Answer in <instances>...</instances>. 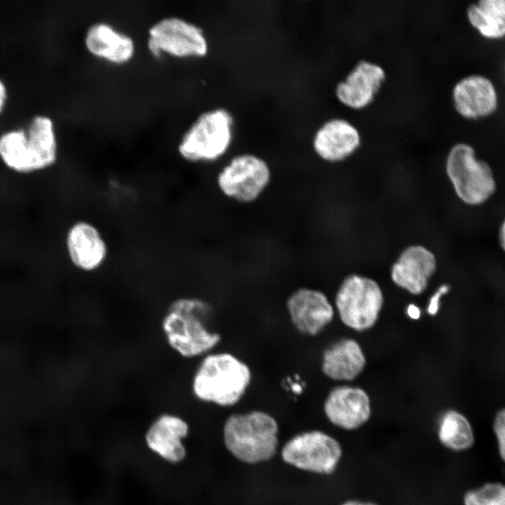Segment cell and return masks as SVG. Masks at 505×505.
<instances>
[{
	"mask_svg": "<svg viewBox=\"0 0 505 505\" xmlns=\"http://www.w3.org/2000/svg\"><path fill=\"white\" fill-rule=\"evenodd\" d=\"M252 379L251 368L236 355L211 351L199 362L191 382V390L198 400L220 407L238 404Z\"/></svg>",
	"mask_w": 505,
	"mask_h": 505,
	"instance_id": "7a4b0ae2",
	"label": "cell"
},
{
	"mask_svg": "<svg viewBox=\"0 0 505 505\" xmlns=\"http://www.w3.org/2000/svg\"><path fill=\"white\" fill-rule=\"evenodd\" d=\"M438 438L444 447L454 452L466 451L475 443L474 431L470 422L455 410H448L441 415Z\"/></svg>",
	"mask_w": 505,
	"mask_h": 505,
	"instance_id": "7402d4cb",
	"label": "cell"
},
{
	"mask_svg": "<svg viewBox=\"0 0 505 505\" xmlns=\"http://www.w3.org/2000/svg\"><path fill=\"white\" fill-rule=\"evenodd\" d=\"M340 505H379L378 504L373 502V501H363L361 500L357 499H349L343 503H342Z\"/></svg>",
	"mask_w": 505,
	"mask_h": 505,
	"instance_id": "f1b7e54d",
	"label": "cell"
},
{
	"mask_svg": "<svg viewBox=\"0 0 505 505\" xmlns=\"http://www.w3.org/2000/svg\"><path fill=\"white\" fill-rule=\"evenodd\" d=\"M492 428L497 441L499 456L505 463V408L496 413Z\"/></svg>",
	"mask_w": 505,
	"mask_h": 505,
	"instance_id": "cb8c5ba5",
	"label": "cell"
},
{
	"mask_svg": "<svg viewBox=\"0 0 505 505\" xmlns=\"http://www.w3.org/2000/svg\"><path fill=\"white\" fill-rule=\"evenodd\" d=\"M386 76L380 65L367 60H359L337 84L336 97L349 108L363 109L374 100Z\"/></svg>",
	"mask_w": 505,
	"mask_h": 505,
	"instance_id": "4fadbf2b",
	"label": "cell"
},
{
	"mask_svg": "<svg viewBox=\"0 0 505 505\" xmlns=\"http://www.w3.org/2000/svg\"><path fill=\"white\" fill-rule=\"evenodd\" d=\"M83 41L90 54L114 64L130 61L135 53L132 36L107 22L91 24L85 32Z\"/></svg>",
	"mask_w": 505,
	"mask_h": 505,
	"instance_id": "ac0fdd59",
	"label": "cell"
},
{
	"mask_svg": "<svg viewBox=\"0 0 505 505\" xmlns=\"http://www.w3.org/2000/svg\"><path fill=\"white\" fill-rule=\"evenodd\" d=\"M464 505H505V484L487 483L468 490L463 497Z\"/></svg>",
	"mask_w": 505,
	"mask_h": 505,
	"instance_id": "603a6c76",
	"label": "cell"
},
{
	"mask_svg": "<svg viewBox=\"0 0 505 505\" xmlns=\"http://www.w3.org/2000/svg\"><path fill=\"white\" fill-rule=\"evenodd\" d=\"M7 98V90L6 87L3 82V81L0 79V112H2L4 107H5L6 101Z\"/></svg>",
	"mask_w": 505,
	"mask_h": 505,
	"instance_id": "4316f807",
	"label": "cell"
},
{
	"mask_svg": "<svg viewBox=\"0 0 505 505\" xmlns=\"http://www.w3.org/2000/svg\"><path fill=\"white\" fill-rule=\"evenodd\" d=\"M436 267V257L432 251L422 245H412L405 248L393 264L391 278L397 286L418 295L426 289Z\"/></svg>",
	"mask_w": 505,
	"mask_h": 505,
	"instance_id": "2e32d148",
	"label": "cell"
},
{
	"mask_svg": "<svg viewBox=\"0 0 505 505\" xmlns=\"http://www.w3.org/2000/svg\"><path fill=\"white\" fill-rule=\"evenodd\" d=\"M210 307L196 297H181L171 302L161 322L168 346L184 358L191 359L211 352L222 340L221 335L208 326Z\"/></svg>",
	"mask_w": 505,
	"mask_h": 505,
	"instance_id": "6da1fadb",
	"label": "cell"
},
{
	"mask_svg": "<svg viewBox=\"0 0 505 505\" xmlns=\"http://www.w3.org/2000/svg\"><path fill=\"white\" fill-rule=\"evenodd\" d=\"M407 314L410 318L417 320L421 316V311L418 307L411 304L408 307Z\"/></svg>",
	"mask_w": 505,
	"mask_h": 505,
	"instance_id": "484cf974",
	"label": "cell"
},
{
	"mask_svg": "<svg viewBox=\"0 0 505 505\" xmlns=\"http://www.w3.org/2000/svg\"><path fill=\"white\" fill-rule=\"evenodd\" d=\"M365 365L366 358L361 346L351 338L335 342L322 354V372L333 380L355 379L363 371Z\"/></svg>",
	"mask_w": 505,
	"mask_h": 505,
	"instance_id": "ffe728a7",
	"label": "cell"
},
{
	"mask_svg": "<svg viewBox=\"0 0 505 505\" xmlns=\"http://www.w3.org/2000/svg\"><path fill=\"white\" fill-rule=\"evenodd\" d=\"M278 424L263 410L234 413L223 426L224 443L237 459L255 464L271 459L276 454Z\"/></svg>",
	"mask_w": 505,
	"mask_h": 505,
	"instance_id": "277c9868",
	"label": "cell"
},
{
	"mask_svg": "<svg viewBox=\"0 0 505 505\" xmlns=\"http://www.w3.org/2000/svg\"><path fill=\"white\" fill-rule=\"evenodd\" d=\"M335 304L341 321L356 331H364L377 323L384 304L379 285L358 274L346 276L340 284Z\"/></svg>",
	"mask_w": 505,
	"mask_h": 505,
	"instance_id": "ba28073f",
	"label": "cell"
},
{
	"mask_svg": "<svg viewBox=\"0 0 505 505\" xmlns=\"http://www.w3.org/2000/svg\"><path fill=\"white\" fill-rule=\"evenodd\" d=\"M446 175L457 196L465 204L478 206L486 203L497 189L490 166L478 159L467 143L454 144L445 161Z\"/></svg>",
	"mask_w": 505,
	"mask_h": 505,
	"instance_id": "52a82bcc",
	"label": "cell"
},
{
	"mask_svg": "<svg viewBox=\"0 0 505 505\" xmlns=\"http://www.w3.org/2000/svg\"><path fill=\"white\" fill-rule=\"evenodd\" d=\"M285 304L292 326L304 335H318L332 321L335 316L334 308L327 295L309 287L295 289L287 297Z\"/></svg>",
	"mask_w": 505,
	"mask_h": 505,
	"instance_id": "7c38bea8",
	"label": "cell"
},
{
	"mask_svg": "<svg viewBox=\"0 0 505 505\" xmlns=\"http://www.w3.org/2000/svg\"><path fill=\"white\" fill-rule=\"evenodd\" d=\"M323 411L333 425L344 430H355L370 419V399L367 392L360 387L337 386L327 395Z\"/></svg>",
	"mask_w": 505,
	"mask_h": 505,
	"instance_id": "5bb4252c",
	"label": "cell"
},
{
	"mask_svg": "<svg viewBox=\"0 0 505 505\" xmlns=\"http://www.w3.org/2000/svg\"><path fill=\"white\" fill-rule=\"evenodd\" d=\"M272 179L269 162L259 154L246 152L232 156L216 173L215 182L226 198L250 205L265 194Z\"/></svg>",
	"mask_w": 505,
	"mask_h": 505,
	"instance_id": "8992f818",
	"label": "cell"
},
{
	"mask_svg": "<svg viewBox=\"0 0 505 505\" xmlns=\"http://www.w3.org/2000/svg\"><path fill=\"white\" fill-rule=\"evenodd\" d=\"M64 248L69 264L85 274L102 269L109 255V243L102 230L85 218L69 224L64 236Z\"/></svg>",
	"mask_w": 505,
	"mask_h": 505,
	"instance_id": "8fae6325",
	"label": "cell"
},
{
	"mask_svg": "<svg viewBox=\"0 0 505 505\" xmlns=\"http://www.w3.org/2000/svg\"><path fill=\"white\" fill-rule=\"evenodd\" d=\"M58 142L53 120L36 115L27 130L19 129L0 136V160L12 172L32 175L51 168L58 161Z\"/></svg>",
	"mask_w": 505,
	"mask_h": 505,
	"instance_id": "3957f363",
	"label": "cell"
},
{
	"mask_svg": "<svg viewBox=\"0 0 505 505\" xmlns=\"http://www.w3.org/2000/svg\"><path fill=\"white\" fill-rule=\"evenodd\" d=\"M189 433V425L182 417L170 413L159 416L146 433V441L151 450L166 460L176 463L186 454L182 439Z\"/></svg>",
	"mask_w": 505,
	"mask_h": 505,
	"instance_id": "d6986e66",
	"label": "cell"
},
{
	"mask_svg": "<svg viewBox=\"0 0 505 505\" xmlns=\"http://www.w3.org/2000/svg\"><path fill=\"white\" fill-rule=\"evenodd\" d=\"M340 443L321 430L298 433L288 440L281 450V457L298 469L321 475L336 470L342 457Z\"/></svg>",
	"mask_w": 505,
	"mask_h": 505,
	"instance_id": "30bf717a",
	"label": "cell"
},
{
	"mask_svg": "<svg viewBox=\"0 0 505 505\" xmlns=\"http://www.w3.org/2000/svg\"><path fill=\"white\" fill-rule=\"evenodd\" d=\"M147 46L156 58L168 54L176 58H202L209 50L203 29L179 16H166L148 29Z\"/></svg>",
	"mask_w": 505,
	"mask_h": 505,
	"instance_id": "9c48e42d",
	"label": "cell"
},
{
	"mask_svg": "<svg viewBox=\"0 0 505 505\" xmlns=\"http://www.w3.org/2000/svg\"><path fill=\"white\" fill-rule=\"evenodd\" d=\"M498 241L501 248L505 252V218L499 229Z\"/></svg>",
	"mask_w": 505,
	"mask_h": 505,
	"instance_id": "83f0119b",
	"label": "cell"
},
{
	"mask_svg": "<svg viewBox=\"0 0 505 505\" xmlns=\"http://www.w3.org/2000/svg\"><path fill=\"white\" fill-rule=\"evenodd\" d=\"M449 289V285L445 284L442 285L431 297L427 308V311L429 315L435 316L437 314L440 308L441 297L445 295L448 292Z\"/></svg>",
	"mask_w": 505,
	"mask_h": 505,
	"instance_id": "d4e9b609",
	"label": "cell"
},
{
	"mask_svg": "<svg viewBox=\"0 0 505 505\" xmlns=\"http://www.w3.org/2000/svg\"><path fill=\"white\" fill-rule=\"evenodd\" d=\"M361 136L358 129L349 121L331 118L315 131L312 147L324 161L337 163L352 155L360 147Z\"/></svg>",
	"mask_w": 505,
	"mask_h": 505,
	"instance_id": "9a60e30c",
	"label": "cell"
},
{
	"mask_svg": "<svg viewBox=\"0 0 505 505\" xmlns=\"http://www.w3.org/2000/svg\"><path fill=\"white\" fill-rule=\"evenodd\" d=\"M452 96L457 112L469 119L490 116L497 107V95L493 83L479 74L469 75L457 81Z\"/></svg>",
	"mask_w": 505,
	"mask_h": 505,
	"instance_id": "e0dca14e",
	"label": "cell"
},
{
	"mask_svg": "<svg viewBox=\"0 0 505 505\" xmlns=\"http://www.w3.org/2000/svg\"><path fill=\"white\" fill-rule=\"evenodd\" d=\"M470 24L485 38L505 36V0H480L466 10Z\"/></svg>",
	"mask_w": 505,
	"mask_h": 505,
	"instance_id": "44dd1931",
	"label": "cell"
},
{
	"mask_svg": "<svg viewBox=\"0 0 505 505\" xmlns=\"http://www.w3.org/2000/svg\"><path fill=\"white\" fill-rule=\"evenodd\" d=\"M234 121L226 109L201 113L181 137L177 152L190 163H212L223 158L234 141Z\"/></svg>",
	"mask_w": 505,
	"mask_h": 505,
	"instance_id": "5b68a950",
	"label": "cell"
}]
</instances>
